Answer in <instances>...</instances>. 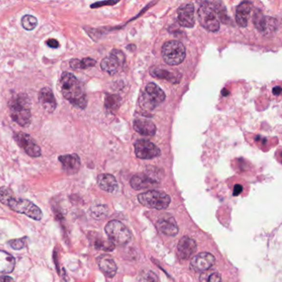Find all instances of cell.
I'll return each instance as SVG.
<instances>
[{"instance_id":"ffe728a7","label":"cell","mask_w":282,"mask_h":282,"mask_svg":"<svg viewBox=\"0 0 282 282\" xmlns=\"http://www.w3.org/2000/svg\"><path fill=\"white\" fill-rule=\"evenodd\" d=\"M253 3L245 1L240 3L236 9V23L240 27H246L248 24V18L253 10Z\"/></svg>"},{"instance_id":"ac0fdd59","label":"cell","mask_w":282,"mask_h":282,"mask_svg":"<svg viewBox=\"0 0 282 282\" xmlns=\"http://www.w3.org/2000/svg\"><path fill=\"white\" fill-rule=\"evenodd\" d=\"M157 227L158 230L164 235L168 236H176L179 232L178 225L176 220L171 216H166L161 218L157 222Z\"/></svg>"},{"instance_id":"484cf974","label":"cell","mask_w":282,"mask_h":282,"mask_svg":"<svg viewBox=\"0 0 282 282\" xmlns=\"http://www.w3.org/2000/svg\"><path fill=\"white\" fill-rule=\"evenodd\" d=\"M95 64V60L92 58H84L82 60L72 59L71 61H70V66L74 70L87 69L90 67H94Z\"/></svg>"},{"instance_id":"83f0119b","label":"cell","mask_w":282,"mask_h":282,"mask_svg":"<svg viewBox=\"0 0 282 282\" xmlns=\"http://www.w3.org/2000/svg\"><path fill=\"white\" fill-rule=\"evenodd\" d=\"M38 19L32 15L27 14L23 17L22 19V26L24 29L27 30V31H32L34 29L35 27L38 26Z\"/></svg>"},{"instance_id":"7a4b0ae2","label":"cell","mask_w":282,"mask_h":282,"mask_svg":"<svg viewBox=\"0 0 282 282\" xmlns=\"http://www.w3.org/2000/svg\"><path fill=\"white\" fill-rule=\"evenodd\" d=\"M11 117L14 122L22 127H28L32 121L30 102L26 94H19L11 103Z\"/></svg>"},{"instance_id":"e575fe53","label":"cell","mask_w":282,"mask_h":282,"mask_svg":"<svg viewBox=\"0 0 282 282\" xmlns=\"http://www.w3.org/2000/svg\"><path fill=\"white\" fill-rule=\"evenodd\" d=\"M47 44L51 48H58L60 45L58 41H56V39H49L47 42Z\"/></svg>"},{"instance_id":"d6986e66","label":"cell","mask_w":282,"mask_h":282,"mask_svg":"<svg viewBox=\"0 0 282 282\" xmlns=\"http://www.w3.org/2000/svg\"><path fill=\"white\" fill-rule=\"evenodd\" d=\"M59 162L62 164V167L68 174L77 173L80 170V160L77 154L64 155L59 157Z\"/></svg>"},{"instance_id":"d4e9b609","label":"cell","mask_w":282,"mask_h":282,"mask_svg":"<svg viewBox=\"0 0 282 282\" xmlns=\"http://www.w3.org/2000/svg\"><path fill=\"white\" fill-rule=\"evenodd\" d=\"M150 74L153 77L165 79V80H169L170 82L176 83L179 81V78H177L176 74L173 73V72L169 71V70H166L161 69V68H157V67H152V69L150 70Z\"/></svg>"},{"instance_id":"9a60e30c","label":"cell","mask_w":282,"mask_h":282,"mask_svg":"<svg viewBox=\"0 0 282 282\" xmlns=\"http://www.w3.org/2000/svg\"><path fill=\"white\" fill-rule=\"evenodd\" d=\"M158 181L150 176V174L139 173L134 175L130 181L132 188L136 190L147 189L157 186Z\"/></svg>"},{"instance_id":"e0dca14e","label":"cell","mask_w":282,"mask_h":282,"mask_svg":"<svg viewBox=\"0 0 282 282\" xmlns=\"http://www.w3.org/2000/svg\"><path fill=\"white\" fill-rule=\"evenodd\" d=\"M196 248L197 245L195 241L187 236L181 237L177 246L179 255L184 260H188L195 253Z\"/></svg>"},{"instance_id":"603a6c76","label":"cell","mask_w":282,"mask_h":282,"mask_svg":"<svg viewBox=\"0 0 282 282\" xmlns=\"http://www.w3.org/2000/svg\"><path fill=\"white\" fill-rule=\"evenodd\" d=\"M97 182L99 187L108 193H115L117 191L118 182L115 176L110 174H101L98 176Z\"/></svg>"},{"instance_id":"44dd1931","label":"cell","mask_w":282,"mask_h":282,"mask_svg":"<svg viewBox=\"0 0 282 282\" xmlns=\"http://www.w3.org/2000/svg\"><path fill=\"white\" fill-rule=\"evenodd\" d=\"M133 128L143 136H153L156 133L157 128L154 123L149 119H142V118H137L133 122Z\"/></svg>"},{"instance_id":"1f68e13d","label":"cell","mask_w":282,"mask_h":282,"mask_svg":"<svg viewBox=\"0 0 282 282\" xmlns=\"http://www.w3.org/2000/svg\"><path fill=\"white\" fill-rule=\"evenodd\" d=\"M139 282H158L157 275L152 271H143L139 275Z\"/></svg>"},{"instance_id":"836d02e7","label":"cell","mask_w":282,"mask_h":282,"mask_svg":"<svg viewBox=\"0 0 282 282\" xmlns=\"http://www.w3.org/2000/svg\"><path fill=\"white\" fill-rule=\"evenodd\" d=\"M8 244L14 250H21L23 248H25L27 245V237L11 240L8 242Z\"/></svg>"},{"instance_id":"5b68a950","label":"cell","mask_w":282,"mask_h":282,"mask_svg":"<svg viewBox=\"0 0 282 282\" xmlns=\"http://www.w3.org/2000/svg\"><path fill=\"white\" fill-rule=\"evenodd\" d=\"M198 20L200 25L209 32H218L220 27V22L215 7H213L209 2H205L199 8Z\"/></svg>"},{"instance_id":"6da1fadb","label":"cell","mask_w":282,"mask_h":282,"mask_svg":"<svg viewBox=\"0 0 282 282\" xmlns=\"http://www.w3.org/2000/svg\"><path fill=\"white\" fill-rule=\"evenodd\" d=\"M60 85L61 93L65 99H67L73 106L81 109L86 108L88 101L80 81L75 75L69 72L62 73Z\"/></svg>"},{"instance_id":"7c38bea8","label":"cell","mask_w":282,"mask_h":282,"mask_svg":"<svg viewBox=\"0 0 282 282\" xmlns=\"http://www.w3.org/2000/svg\"><path fill=\"white\" fill-rule=\"evenodd\" d=\"M253 23L257 29L264 35H270L277 32V20L272 17L264 16L261 13H257L253 18Z\"/></svg>"},{"instance_id":"5bb4252c","label":"cell","mask_w":282,"mask_h":282,"mask_svg":"<svg viewBox=\"0 0 282 282\" xmlns=\"http://www.w3.org/2000/svg\"><path fill=\"white\" fill-rule=\"evenodd\" d=\"M177 19L182 27L191 28L195 24L194 7L192 3H186L181 5L177 10Z\"/></svg>"},{"instance_id":"4316f807","label":"cell","mask_w":282,"mask_h":282,"mask_svg":"<svg viewBox=\"0 0 282 282\" xmlns=\"http://www.w3.org/2000/svg\"><path fill=\"white\" fill-rule=\"evenodd\" d=\"M200 282H222L220 274L214 270H208L202 272L200 277Z\"/></svg>"},{"instance_id":"3957f363","label":"cell","mask_w":282,"mask_h":282,"mask_svg":"<svg viewBox=\"0 0 282 282\" xmlns=\"http://www.w3.org/2000/svg\"><path fill=\"white\" fill-rule=\"evenodd\" d=\"M165 99L164 91L155 83H149L139 97V104L141 109L150 111L160 105Z\"/></svg>"},{"instance_id":"ab89813d","label":"cell","mask_w":282,"mask_h":282,"mask_svg":"<svg viewBox=\"0 0 282 282\" xmlns=\"http://www.w3.org/2000/svg\"><path fill=\"white\" fill-rule=\"evenodd\" d=\"M222 94L224 96L229 95V91H226V90H224V91H222Z\"/></svg>"},{"instance_id":"f35d334b","label":"cell","mask_w":282,"mask_h":282,"mask_svg":"<svg viewBox=\"0 0 282 282\" xmlns=\"http://www.w3.org/2000/svg\"><path fill=\"white\" fill-rule=\"evenodd\" d=\"M113 3H107V2H105V3H96L94 4H92L91 8H98L99 6L102 5V4H113Z\"/></svg>"},{"instance_id":"d6a6232c","label":"cell","mask_w":282,"mask_h":282,"mask_svg":"<svg viewBox=\"0 0 282 282\" xmlns=\"http://www.w3.org/2000/svg\"><path fill=\"white\" fill-rule=\"evenodd\" d=\"M91 213L94 218H98V219L103 218L108 213V208L105 205H97L95 207L91 209Z\"/></svg>"},{"instance_id":"4dcf8cb0","label":"cell","mask_w":282,"mask_h":282,"mask_svg":"<svg viewBox=\"0 0 282 282\" xmlns=\"http://www.w3.org/2000/svg\"><path fill=\"white\" fill-rule=\"evenodd\" d=\"M94 247L97 249L110 252L115 249V244L111 241L103 239V238H98L94 241Z\"/></svg>"},{"instance_id":"9c48e42d","label":"cell","mask_w":282,"mask_h":282,"mask_svg":"<svg viewBox=\"0 0 282 282\" xmlns=\"http://www.w3.org/2000/svg\"><path fill=\"white\" fill-rule=\"evenodd\" d=\"M125 62V56L119 50H114L101 61V69L109 75H114L119 71Z\"/></svg>"},{"instance_id":"8992f818","label":"cell","mask_w":282,"mask_h":282,"mask_svg":"<svg viewBox=\"0 0 282 282\" xmlns=\"http://www.w3.org/2000/svg\"><path fill=\"white\" fill-rule=\"evenodd\" d=\"M139 201L141 205L150 209L164 210L170 205V198L165 192L148 190L139 194Z\"/></svg>"},{"instance_id":"ba28073f","label":"cell","mask_w":282,"mask_h":282,"mask_svg":"<svg viewBox=\"0 0 282 282\" xmlns=\"http://www.w3.org/2000/svg\"><path fill=\"white\" fill-rule=\"evenodd\" d=\"M7 206L17 213H23L27 217L39 221L43 218V212L40 209L29 200L16 199L14 197L8 203Z\"/></svg>"},{"instance_id":"f1b7e54d","label":"cell","mask_w":282,"mask_h":282,"mask_svg":"<svg viewBox=\"0 0 282 282\" xmlns=\"http://www.w3.org/2000/svg\"><path fill=\"white\" fill-rule=\"evenodd\" d=\"M121 101V98L119 96L115 95V94H109L107 96L105 99V107L109 110L114 111L118 108Z\"/></svg>"},{"instance_id":"f546056e","label":"cell","mask_w":282,"mask_h":282,"mask_svg":"<svg viewBox=\"0 0 282 282\" xmlns=\"http://www.w3.org/2000/svg\"><path fill=\"white\" fill-rule=\"evenodd\" d=\"M14 196V192L8 187H0V202L3 205H7Z\"/></svg>"},{"instance_id":"4fadbf2b","label":"cell","mask_w":282,"mask_h":282,"mask_svg":"<svg viewBox=\"0 0 282 282\" xmlns=\"http://www.w3.org/2000/svg\"><path fill=\"white\" fill-rule=\"evenodd\" d=\"M215 263V258L211 253H201L193 258L190 261V267L195 272H204L208 271Z\"/></svg>"},{"instance_id":"cb8c5ba5","label":"cell","mask_w":282,"mask_h":282,"mask_svg":"<svg viewBox=\"0 0 282 282\" xmlns=\"http://www.w3.org/2000/svg\"><path fill=\"white\" fill-rule=\"evenodd\" d=\"M14 266L15 259L14 257L4 251L0 250V272L6 274L11 273L14 271Z\"/></svg>"},{"instance_id":"30bf717a","label":"cell","mask_w":282,"mask_h":282,"mask_svg":"<svg viewBox=\"0 0 282 282\" xmlns=\"http://www.w3.org/2000/svg\"><path fill=\"white\" fill-rule=\"evenodd\" d=\"M135 154L139 159L142 160H150L161 155V150L158 146H156L152 141L145 139L137 141L134 146Z\"/></svg>"},{"instance_id":"277c9868","label":"cell","mask_w":282,"mask_h":282,"mask_svg":"<svg viewBox=\"0 0 282 282\" xmlns=\"http://www.w3.org/2000/svg\"><path fill=\"white\" fill-rule=\"evenodd\" d=\"M162 55L165 63L170 66H177L186 58V47L179 41H169L163 45Z\"/></svg>"},{"instance_id":"8fae6325","label":"cell","mask_w":282,"mask_h":282,"mask_svg":"<svg viewBox=\"0 0 282 282\" xmlns=\"http://www.w3.org/2000/svg\"><path fill=\"white\" fill-rule=\"evenodd\" d=\"M14 140L28 156L32 157H40L42 154L41 148L37 142L28 134L19 132L14 134Z\"/></svg>"},{"instance_id":"d590c367","label":"cell","mask_w":282,"mask_h":282,"mask_svg":"<svg viewBox=\"0 0 282 282\" xmlns=\"http://www.w3.org/2000/svg\"><path fill=\"white\" fill-rule=\"evenodd\" d=\"M242 189H243V188H242L241 185H236L235 187V189H234V195L237 196L238 194H241L242 191Z\"/></svg>"},{"instance_id":"52a82bcc","label":"cell","mask_w":282,"mask_h":282,"mask_svg":"<svg viewBox=\"0 0 282 282\" xmlns=\"http://www.w3.org/2000/svg\"><path fill=\"white\" fill-rule=\"evenodd\" d=\"M105 233L114 244H128L132 238L128 228L118 220L109 222L105 226Z\"/></svg>"},{"instance_id":"7402d4cb","label":"cell","mask_w":282,"mask_h":282,"mask_svg":"<svg viewBox=\"0 0 282 282\" xmlns=\"http://www.w3.org/2000/svg\"><path fill=\"white\" fill-rule=\"evenodd\" d=\"M98 265L101 272L108 277H114L117 272V265L109 255H102L98 258Z\"/></svg>"},{"instance_id":"2e32d148","label":"cell","mask_w":282,"mask_h":282,"mask_svg":"<svg viewBox=\"0 0 282 282\" xmlns=\"http://www.w3.org/2000/svg\"><path fill=\"white\" fill-rule=\"evenodd\" d=\"M38 99L41 106L47 113H53L56 109V101L52 91L48 87L41 90L38 94Z\"/></svg>"},{"instance_id":"74e56055","label":"cell","mask_w":282,"mask_h":282,"mask_svg":"<svg viewBox=\"0 0 282 282\" xmlns=\"http://www.w3.org/2000/svg\"><path fill=\"white\" fill-rule=\"evenodd\" d=\"M281 92H282V88L280 86H276L273 88V94L276 95H279Z\"/></svg>"},{"instance_id":"8d00e7d4","label":"cell","mask_w":282,"mask_h":282,"mask_svg":"<svg viewBox=\"0 0 282 282\" xmlns=\"http://www.w3.org/2000/svg\"><path fill=\"white\" fill-rule=\"evenodd\" d=\"M0 282H14V279L8 276H1Z\"/></svg>"}]
</instances>
